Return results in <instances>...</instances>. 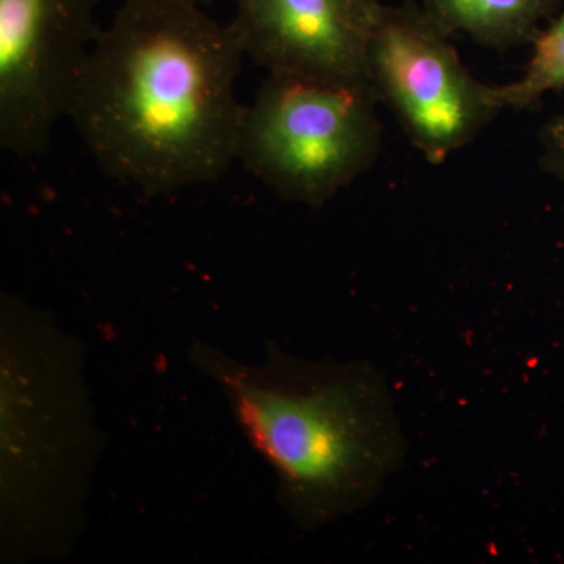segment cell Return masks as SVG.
<instances>
[{
  "instance_id": "6da1fadb",
  "label": "cell",
  "mask_w": 564,
  "mask_h": 564,
  "mask_svg": "<svg viewBox=\"0 0 564 564\" xmlns=\"http://www.w3.org/2000/svg\"><path fill=\"white\" fill-rule=\"evenodd\" d=\"M245 55L229 24L180 0H122L101 29L68 118L115 180L166 195L237 162Z\"/></svg>"
},
{
  "instance_id": "7a4b0ae2",
  "label": "cell",
  "mask_w": 564,
  "mask_h": 564,
  "mask_svg": "<svg viewBox=\"0 0 564 564\" xmlns=\"http://www.w3.org/2000/svg\"><path fill=\"white\" fill-rule=\"evenodd\" d=\"M188 359L220 388L300 529L366 508L402 466L406 443L372 364L311 361L274 344L262 362L247 364L203 340H193Z\"/></svg>"
},
{
  "instance_id": "3957f363",
  "label": "cell",
  "mask_w": 564,
  "mask_h": 564,
  "mask_svg": "<svg viewBox=\"0 0 564 564\" xmlns=\"http://www.w3.org/2000/svg\"><path fill=\"white\" fill-rule=\"evenodd\" d=\"M104 440L85 348L50 311L0 296V549L46 562L79 540Z\"/></svg>"
},
{
  "instance_id": "277c9868",
  "label": "cell",
  "mask_w": 564,
  "mask_h": 564,
  "mask_svg": "<svg viewBox=\"0 0 564 564\" xmlns=\"http://www.w3.org/2000/svg\"><path fill=\"white\" fill-rule=\"evenodd\" d=\"M369 85L267 76L245 109L237 162L281 198L321 209L383 147Z\"/></svg>"
},
{
  "instance_id": "5b68a950",
  "label": "cell",
  "mask_w": 564,
  "mask_h": 564,
  "mask_svg": "<svg viewBox=\"0 0 564 564\" xmlns=\"http://www.w3.org/2000/svg\"><path fill=\"white\" fill-rule=\"evenodd\" d=\"M451 36L421 3L404 0L383 7L367 52L378 102L432 165L473 143L503 110L497 87L466 68Z\"/></svg>"
},
{
  "instance_id": "8992f818",
  "label": "cell",
  "mask_w": 564,
  "mask_h": 564,
  "mask_svg": "<svg viewBox=\"0 0 564 564\" xmlns=\"http://www.w3.org/2000/svg\"><path fill=\"white\" fill-rule=\"evenodd\" d=\"M96 0H0V144L41 154L101 28Z\"/></svg>"
},
{
  "instance_id": "52a82bcc",
  "label": "cell",
  "mask_w": 564,
  "mask_h": 564,
  "mask_svg": "<svg viewBox=\"0 0 564 564\" xmlns=\"http://www.w3.org/2000/svg\"><path fill=\"white\" fill-rule=\"evenodd\" d=\"M245 55L270 76L369 85L381 0H232Z\"/></svg>"
},
{
  "instance_id": "ba28073f",
  "label": "cell",
  "mask_w": 564,
  "mask_h": 564,
  "mask_svg": "<svg viewBox=\"0 0 564 564\" xmlns=\"http://www.w3.org/2000/svg\"><path fill=\"white\" fill-rule=\"evenodd\" d=\"M422 9L448 35L466 33L480 46L510 51L532 46L564 0H421Z\"/></svg>"
},
{
  "instance_id": "9c48e42d",
  "label": "cell",
  "mask_w": 564,
  "mask_h": 564,
  "mask_svg": "<svg viewBox=\"0 0 564 564\" xmlns=\"http://www.w3.org/2000/svg\"><path fill=\"white\" fill-rule=\"evenodd\" d=\"M564 88V10L541 29L518 80L497 87L502 109L529 110L549 93Z\"/></svg>"
},
{
  "instance_id": "30bf717a",
  "label": "cell",
  "mask_w": 564,
  "mask_h": 564,
  "mask_svg": "<svg viewBox=\"0 0 564 564\" xmlns=\"http://www.w3.org/2000/svg\"><path fill=\"white\" fill-rule=\"evenodd\" d=\"M538 139L541 147V169L564 188V110L541 126Z\"/></svg>"
},
{
  "instance_id": "8fae6325",
  "label": "cell",
  "mask_w": 564,
  "mask_h": 564,
  "mask_svg": "<svg viewBox=\"0 0 564 564\" xmlns=\"http://www.w3.org/2000/svg\"><path fill=\"white\" fill-rule=\"evenodd\" d=\"M180 2H188L196 3V6H204V3L209 2V0H180Z\"/></svg>"
}]
</instances>
